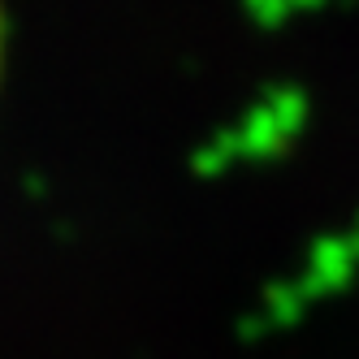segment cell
<instances>
[{
    "instance_id": "cell-1",
    "label": "cell",
    "mask_w": 359,
    "mask_h": 359,
    "mask_svg": "<svg viewBox=\"0 0 359 359\" xmlns=\"http://www.w3.org/2000/svg\"><path fill=\"white\" fill-rule=\"evenodd\" d=\"M0 69H5V0H0Z\"/></svg>"
}]
</instances>
